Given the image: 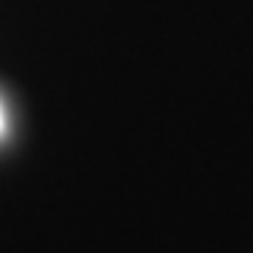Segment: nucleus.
<instances>
[{"instance_id":"nucleus-1","label":"nucleus","mask_w":253,"mask_h":253,"mask_svg":"<svg viewBox=\"0 0 253 253\" xmlns=\"http://www.w3.org/2000/svg\"><path fill=\"white\" fill-rule=\"evenodd\" d=\"M0 129H3V110H0Z\"/></svg>"}]
</instances>
